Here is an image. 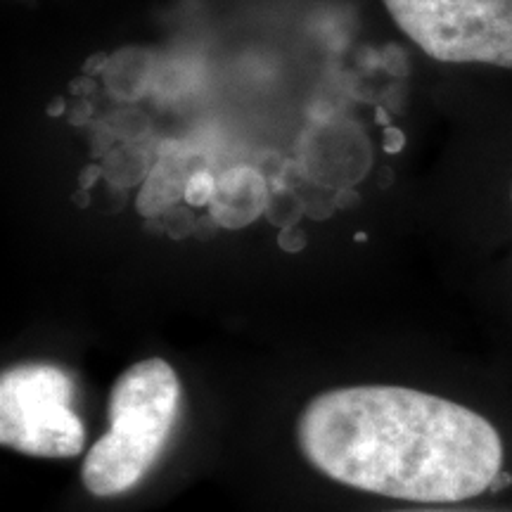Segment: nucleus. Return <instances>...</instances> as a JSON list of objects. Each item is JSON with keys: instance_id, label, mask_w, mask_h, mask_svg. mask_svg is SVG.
I'll return each mask as SVG.
<instances>
[{"instance_id": "nucleus-1", "label": "nucleus", "mask_w": 512, "mask_h": 512, "mask_svg": "<svg viewBox=\"0 0 512 512\" xmlns=\"http://www.w3.org/2000/svg\"><path fill=\"white\" fill-rule=\"evenodd\" d=\"M304 458L335 482L418 503H458L501 477L503 441L484 415L392 384L323 392L297 420Z\"/></svg>"}, {"instance_id": "nucleus-2", "label": "nucleus", "mask_w": 512, "mask_h": 512, "mask_svg": "<svg viewBox=\"0 0 512 512\" xmlns=\"http://www.w3.org/2000/svg\"><path fill=\"white\" fill-rule=\"evenodd\" d=\"M181 396V380L162 358H145L119 375L107 403L110 430L81 465L88 494L121 496L152 470L178 422Z\"/></svg>"}, {"instance_id": "nucleus-3", "label": "nucleus", "mask_w": 512, "mask_h": 512, "mask_svg": "<svg viewBox=\"0 0 512 512\" xmlns=\"http://www.w3.org/2000/svg\"><path fill=\"white\" fill-rule=\"evenodd\" d=\"M401 34L441 67L512 76V0H382Z\"/></svg>"}, {"instance_id": "nucleus-4", "label": "nucleus", "mask_w": 512, "mask_h": 512, "mask_svg": "<svg viewBox=\"0 0 512 512\" xmlns=\"http://www.w3.org/2000/svg\"><path fill=\"white\" fill-rule=\"evenodd\" d=\"M74 382L53 363H17L0 377V441L36 458H74L86 446Z\"/></svg>"}, {"instance_id": "nucleus-5", "label": "nucleus", "mask_w": 512, "mask_h": 512, "mask_svg": "<svg viewBox=\"0 0 512 512\" xmlns=\"http://www.w3.org/2000/svg\"><path fill=\"white\" fill-rule=\"evenodd\" d=\"M214 192L216 181L207 174V171H200V174H195L188 183H185L183 197L190 204H207L214 200Z\"/></svg>"}, {"instance_id": "nucleus-6", "label": "nucleus", "mask_w": 512, "mask_h": 512, "mask_svg": "<svg viewBox=\"0 0 512 512\" xmlns=\"http://www.w3.org/2000/svg\"><path fill=\"white\" fill-rule=\"evenodd\" d=\"M105 60H107V57L102 55V53L95 55V57H91V60H88L86 64H83V69H86L88 74H98V72H95V69L102 67V64H105Z\"/></svg>"}, {"instance_id": "nucleus-7", "label": "nucleus", "mask_w": 512, "mask_h": 512, "mask_svg": "<svg viewBox=\"0 0 512 512\" xmlns=\"http://www.w3.org/2000/svg\"><path fill=\"white\" fill-rule=\"evenodd\" d=\"M95 178H98V169H95V166H91V169H86V171H83V174H81V183L88 185V183H93Z\"/></svg>"}, {"instance_id": "nucleus-8", "label": "nucleus", "mask_w": 512, "mask_h": 512, "mask_svg": "<svg viewBox=\"0 0 512 512\" xmlns=\"http://www.w3.org/2000/svg\"><path fill=\"white\" fill-rule=\"evenodd\" d=\"M62 107H64L62 98H57V100L53 102V107H50V110H48V114H50V117H60V114H62Z\"/></svg>"}, {"instance_id": "nucleus-9", "label": "nucleus", "mask_w": 512, "mask_h": 512, "mask_svg": "<svg viewBox=\"0 0 512 512\" xmlns=\"http://www.w3.org/2000/svg\"><path fill=\"white\" fill-rule=\"evenodd\" d=\"M508 202H510V209H512V166H510V178H508Z\"/></svg>"}]
</instances>
